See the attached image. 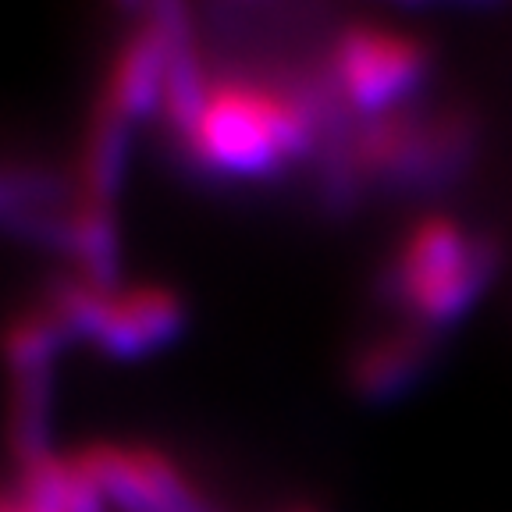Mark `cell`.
Listing matches in <instances>:
<instances>
[{"label":"cell","mask_w":512,"mask_h":512,"mask_svg":"<svg viewBox=\"0 0 512 512\" xmlns=\"http://www.w3.org/2000/svg\"><path fill=\"white\" fill-rule=\"evenodd\" d=\"M502 267V246L448 214H424L395 242L377 278V296L395 317L445 331L477 306Z\"/></svg>","instance_id":"7a4b0ae2"},{"label":"cell","mask_w":512,"mask_h":512,"mask_svg":"<svg viewBox=\"0 0 512 512\" xmlns=\"http://www.w3.org/2000/svg\"><path fill=\"white\" fill-rule=\"evenodd\" d=\"M132 128L136 121L125 118L114 104H107L104 96H96L93 114L86 121L79 164L72 171L79 200L118 210L121 185L128 175V153H132Z\"/></svg>","instance_id":"30bf717a"},{"label":"cell","mask_w":512,"mask_h":512,"mask_svg":"<svg viewBox=\"0 0 512 512\" xmlns=\"http://www.w3.org/2000/svg\"><path fill=\"white\" fill-rule=\"evenodd\" d=\"M434 356H438V335L399 320L370 331L352 345L345 356V384L356 399L370 406L395 402L424 381L427 370L434 367Z\"/></svg>","instance_id":"ba28073f"},{"label":"cell","mask_w":512,"mask_h":512,"mask_svg":"<svg viewBox=\"0 0 512 512\" xmlns=\"http://www.w3.org/2000/svg\"><path fill=\"white\" fill-rule=\"evenodd\" d=\"M0 512H50L40 502H32L29 495L15 488V484H0Z\"/></svg>","instance_id":"7c38bea8"},{"label":"cell","mask_w":512,"mask_h":512,"mask_svg":"<svg viewBox=\"0 0 512 512\" xmlns=\"http://www.w3.org/2000/svg\"><path fill=\"white\" fill-rule=\"evenodd\" d=\"M11 484L50 512H107V502L100 498L93 480L86 477L75 452L72 456L43 452L36 459L15 463V480Z\"/></svg>","instance_id":"8fae6325"},{"label":"cell","mask_w":512,"mask_h":512,"mask_svg":"<svg viewBox=\"0 0 512 512\" xmlns=\"http://www.w3.org/2000/svg\"><path fill=\"white\" fill-rule=\"evenodd\" d=\"M75 459L118 512H224L175 456L150 441H89Z\"/></svg>","instance_id":"8992f818"},{"label":"cell","mask_w":512,"mask_h":512,"mask_svg":"<svg viewBox=\"0 0 512 512\" xmlns=\"http://www.w3.org/2000/svg\"><path fill=\"white\" fill-rule=\"evenodd\" d=\"M352 121L324 57L271 75L210 79L200 114L175 139L192 175L217 182H271L310 168L328 132Z\"/></svg>","instance_id":"6da1fadb"},{"label":"cell","mask_w":512,"mask_h":512,"mask_svg":"<svg viewBox=\"0 0 512 512\" xmlns=\"http://www.w3.org/2000/svg\"><path fill=\"white\" fill-rule=\"evenodd\" d=\"M281 512H320V509L310 502H299V505H288V509H281Z\"/></svg>","instance_id":"4fadbf2b"},{"label":"cell","mask_w":512,"mask_h":512,"mask_svg":"<svg viewBox=\"0 0 512 512\" xmlns=\"http://www.w3.org/2000/svg\"><path fill=\"white\" fill-rule=\"evenodd\" d=\"M164 75H168V22H164V4H153L139 11V22L128 25L118 40L96 96H104L125 118L143 121L160 111Z\"/></svg>","instance_id":"9c48e42d"},{"label":"cell","mask_w":512,"mask_h":512,"mask_svg":"<svg viewBox=\"0 0 512 512\" xmlns=\"http://www.w3.org/2000/svg\"><path fill=\"white\" fill-rule=\"evenodd\" d=\"M75 175L32 157H0V235L68 256Z\"/></svg>","instance_id":"52a82bcc"},{"label":"cell","mask_w":512,"mask_h":512,"mask_svg":"<svg viewBox=\"0 0 512 512\" xmlns=\"http://www.w3.org/2000/svg\"><path fill=\"white\" fill-rule=\"evenodd\" d=\"M40 303L72 342L93 345L100 356L121 363H136L168 349L189 324L185 296L157 281L96 285L68 271L43 288Z\"/></svg>","instance_id":"3957f363"},{"label":"cell","mask_w":512,"mask_h":512,"mask_svg":"<svg viewBox=\"0 0 512 512\" xmlns=\"http://www.w3.org/2000/svg\"><path fill=\"white\" fill-rule=\"evenodd\" d=\"M352 164L370 192H434L456 182L477 150L470 114L445 111H392L381 118H356Z\"/></svg>","instance_id":"277c9868"},{"label":"cell","mask_w":512,"mask_h":512,"mask_svg":"<svg viewBox=\"0 0 512 512\" xmlns=\"http://www.w3.org/2000/svg\"><path fill=\"white\" fill-rule=\"evenodd\" d=\"M328 75L352 118H381L409 107L431 75V47L416 32L356 22L335 32Z\"/></svg>","instance_id":"5b68a950"}]
</instances>
